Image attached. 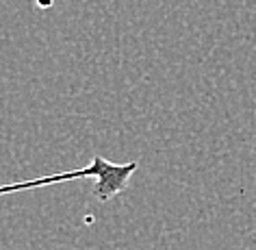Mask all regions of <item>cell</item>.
<instances>
[{
    "instance_id": "1",
    "label": "cell",
    "mask_w": 256,
    "mask_h": 250,
    "mask_svg": "<svg viewBox=\"0 0 256 250\" xmlns=\"http://www.w3.org/2000/svg\"><path fill=\"white\" fill-rule=\"evenodd\" d=\"M135 170H137V161L115 163V161L104 159L102 155H94L92 161L87 165H80V168L54 172V174L28 178V181L2 183L0 185V196H11V194H20V191H30V189H40V187H52V185L70 183V181H85V178H92L94 196L98 198V200L106 202V200H111V198L120 196L122 191L128 187Z\"/></svg>"
}]
</instances>
